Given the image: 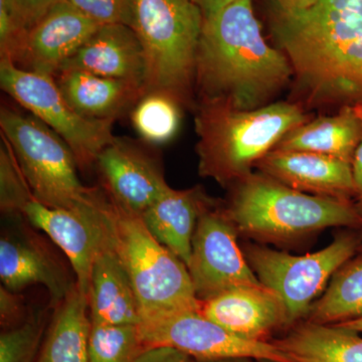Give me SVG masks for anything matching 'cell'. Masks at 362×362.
<instances>
[{
  "label": "cell",
  "instance_id": "1",
  "mask_svg": "<svg viewBox=\"0 0 362 362\" xmlns=\"http://www.w3.org/2000/svg\"><path fill=\"white\" fill-rule=\"evenodd\" d=\"M271 30L309 105L362 106V0L275 8Z\"/></svg>",
  "mask_w": 362,
  "mask_h": 362
},
{
  "label": "cell",
  "instance_id": "2",
  "mask_svg": "<svg viewBox=\"0 0 362 362\" xmlns=\"http://www.w3.org/2000/svg\"><path fill=\"white\" fill-rule=\"evenodd\" d=\"M293 76L287 56L266 42L252 0H235L204 18L195 74L201 99L254 110L271 104Z\"/></svg>",
  "mask_w": 362,
  "mask_h": 362
},
{
  "label": "cell",
  "instance_id": "3",
  "mask_svg": "<svg viewBox=\"0 0 362 362\" xmlns=\"http://www.w3.org/2000/svg\"><path fill=\"white\" fill-rule=\"evenodd\" d=\"M94 211L105 240L130 279L140 324L177 312L199 311L201 300L187 265L153 237L140 214L119 206L101 189Z\"/></svg>",
  "mask_w": 362,
  "mask_h": 362
},
{
  "label": "cell",
  "instance_id": "4",
  "mask_svg": "<svg viewBox=\"0 0 362 362\" xmlns=\"http://www.w3.org/2000/svg\"><path fill=\"white\" fill-rule=\"evenodd\" d=\"M308 121L300 105L277 102L239 110L221 99L202 98L195 116L199 173L230 187L289 131Z\"/></svg>",
  "mask_w": 362,
  "mask_h": 362
},
{
  "label": "cell",
  "instance_id": "5",
  "mask_svg": "<svg viewBox=\"0 0 362 362\" xmlns=\"http://www.w3.org/2000/svg\"><path fill=\"white\" fill-rule=\"evenodd\" d=\"M230 188L226 214L239 233L259 242L287 244L333 226L362 228L352 202L304 194L259 171Z\"/></svg>",
  "mask_w": 362,
  "mask_h": 362
},
{
  "label": "cell",
  "instance_id": "6",
  "mask_svg": "<svg viewBox=\"0 0 362 362\" xmlns=\"http://www.w3.org/2000/svg\"><path fill=\"white\" fill-rule=\"evenodd\" d=\"M204 23L192 0H134L131 28L144 54L146 94L165 93L181 106L192 104Z\"/></svg>",
  "mask_w": 362,
  "mask_h": 362
},
{
  "label": "cell",
  "instance_id": "7",
  "mask_svg": "<svg viewBox=\"0 0 362 362\" xmlns=\"http://www.w3.org/2000/svg\"><path fill=\"white\" fill-rule=\"evenodd\" d=\"M0 127L37 202L66 209L92 204L98 188L86 187L78 180L76 157L61 136L33 114L6 107Z\"/></svg>",
  "mask_w": 362,
  "mask_h": 362
},
{
  "label": "cell",
  "instance_id": "8",
  "mask_svg": "<svg viewBox=\"0 0 362 362\" xmlns=\"http://www.w3.org/2000/svg\"><path fill=\"white\" fill-rule=\"evenodd\" d=\"M361 238L337 235L329 246L303 256H293L259 245H247L245 256L259 282L282 301L287 329L306 319L314 300L335 272L357 254Z\"/></svg>",
  "mask_w": 362,
  "mask_h": 362
},
{
  "label": "cell",
  "instance_id": "9",
  "mask_svg": "<svg viewBox=\"0 0 362 362\" xmlns=\"http://www.w3.org/2000/svg\"><path fill=\"white\" fill-rule=\"evenodd\" d=\"M0 85L14 101L65 140L82 170L96 165L100 153L114 139V121L78 114L66 101L54 78L23 70L11 59L1 58Z\"/></svg>",
  "mask_w": 362,
  "mask_h": 362
},
{
  "label": "cell",
  "instance_id": "10",
  "mask_svg": "<svg viewBox=\"0 0 362 362\" xmlns=\"http://www.w3.org/2000/svg\"><path fill=\"white\" fill-rule=\"evenodd\" d=\"M238 235L225 207L209 197L197 218L187 264L199 300L233 288L263 285L240 250Z\"/></svg>",
  "mask_w": 362,
  "mask_h": 362
},
{
  "label": "cell",
  "instance_id": "11",
  "mask_svg": "<svg viewBox=\"0 0 362 362\" xmlns=\"http://www.w3.org/2000/svg\"><path fill=\"white\" fill-rule=\"evenodd\" d=\"M145 349L168 346L195 361L251 357L261 361L295 362L273 342L243 339L199 311H183L138 325Z\"/></svg>",
  "mask_w": 362,
  "mask_h": 362
},
{
  "label": "cell",
  "instance_id": "12",
  "mask_svg": "<svg viewBox=\"0 0 362 362\" xmlns=\"http://www.w3.org/2000/svg\"><path fill=\"white\" fill-rule=\"evenodd\" d=\"M6 228L0 239V278L2 286L21 292L33 285L47 288L54 308L77 281L54 247L30 226ZM76 278V276H75Z\"/></svg>",
  "mask_w": 362,
  "mask_h": 362
},
{
  "label": "cell",
  "instance_id": "13",
  "mask_svg": "<svg viewBox=\"0 0 362 362\" xmlns=\"http://www.w3.org/2000/svg\"><path fill=\"white\" fill-rule=\"evenodd\" d=\"M100 26L69 0H63L28 30L18 51L9 59L23 70L54 78L66 59Z\"/></svg>",
  "mask_w": 362,
  "mask_h": 362
},
{
  "label": "cell",
  "instance_id": "14",
  "mask_svg": "<svg viewBox=\"0 0 362 362\" xmlns=\"http://www.w3.org/2000/svg\"><path fill=\"white\" fill-rule=\"evenodd\" d=\"M96 165L107 194L140 216L170 188L156 158L125 138L114 137Z\"/></svg>",
  "mask_w": 362,
  "mask_h": 362
},
{
  "label": "cell",
  "instance_id": "15",
  "mask_svg": "<svg viewBox=\"0 0 362 362\" xmlns=\"http://www.w3.org/2000/svg\"><path fill=\"white\" fill-rule=\"evenodd\" d=\"M95 199L89 206L66 209L45 206L33 197L21 214L65 254L75 273L78 287L88 296L93 263L101 237L93 209Z\"/></svg>",
  "mask_w": 362,
  "mask_h": 362
},
{
  "label": "cell",
  "instance_id": "16",
  "mask_svg": "<svg viewBox=\"0 0 362 362\" xmlns=\"http://www.w3.org/2000/svg\"><path fill=\"white\" fill-rule=\"evenodd\" d=\"M199 313L243 339L271 342L279 329H287L282 301L266 286L233 288L201 300Z\"/></svg>",
  "mask_w": 362,
  "mask_h": 362
},
{
  "label": "cell",
  "instance_id": "17",
  "mask_svg": "<svg viewBox=\"0 0 362 362\" xmlns=\"http://www.w3.org/2000/svg\"><path fill=\"white\" fill-rule=\"evenodd\" d=\"M255 168L304 194L354 204L356 188L349 162L312 152L273 149Z\"/></svg>",
  "mask_w": 362,
  "mask_h": 362
},
{
  "label": "cell",
  "instance_id": "18",
  "mask_svg": "<svg viewBox=\"0 0 362 362\" xmlns=\"http://www.w3.org/2000/svg\"><path fill=\"white\" fill-rule=\"evenodd\" d=\"M64 70L121 78L144 87L145 61L142 45L134 30L125 25L100 26L63 64L59 71Z\"/></svg>",
  "mask_w": 362,
  "mask_h": 362
},
{
  "label": "cell",
  "instance_id": "19",
  "mask_svg": "<svg viewBox=\"0 0 362 362\" xmlns=\"http://www.w3.org/2000/svg\"><path fill=\"white\" fill-rule=\"evenodd\" d=\"M100 233L90 275V322L93 325L138 326L141 317L130 279L101 230Z\"/></svg>",
  "mask_w": 362,
  "mask_h": 362
},
{
  "label": "cell",
  "instance_id": "20",
  "mask_svg": "<svg viewBox=\"0 0 362 362\" xmlns=\"http://www.w3.org/2000/svg\"><path fill=\"white\" fill-rule=\"evenodd\" d=\"M54 80L69 104L90 119L115 121L146 95L138 83L86 71H59Z\"/></svg>",
  "mask_w": 362,
  "mask_h": 362
},
{
  "label": "cell",
  "instance_id": "21",
  "mask_svg": "<svg viewBox=\"0 0 362 362\" xmlns=\"http://www.w3.org/2000/svg\"><path fill=\"white\" fill-rule=\"evenodd\" d=\"M362 140V106H343L332 116L307 121L287 133L278 150L305 151L352 163Z\"/></svg>",
  "mask_w": 362,
  "mask_h": 362
},
{
  "label": "cell",
  "instance_id": "22",
  "mask_svg": "<svg viewBox=\"0 0 362 362\" xmlns=\"http://www.w3.org/2000/svg\"><path fill=\"white\" fill-rule=\"evenodd\" d=\"M209 197L201 187L168 192L141 214L149 232L187 267L197 218Z\"/></svg>",
  "mask_w": 362,
  "mask_h": 362
},
{
  "label": "cell",
  "instance_id": "23",
  "mask_svg": "<svg viewBox=\"0 0 362 362\" xmlns=\"http://www.w3.org/2000/svg\"><path fill=\"white\" fill-rule=\"evenodd\" d=\"M54 309L35 362H89V296L76 283Z\"/></svg>",
  "mask_w": 362,
  "mask_h": 362
},
{
  "label": "cell",
  "instance_id": "24",
  "mask_svg": "<svg viewBox=\"0 0 362 362\" xmlns=\"http://www.w3.org/2000/svg\"><path fill=\"white\" fill-rule=\"evenodd\" d=\"M272 342L295 362H362L361 333L303 320Z\"/></svg>",
  "mask_w": 362,
  "mask_h": 362
},
{
  "label": "cell",
  "instance_id": "25",
  "mask_svg": "<svg viewBox=\"0 0 362 362\" xmlns=\"http://www.w3.org/2000/svg\"><path fill=\"white\" fill-rule=\"evenodd\" d=\"M362 317V251L332 276L325 291L312 304L305 320L337 324Z\"/></svg>",
  "mask_w": 362,
  "mask_h": 362
},
{
  "label": "cell",
  "instance_id": "26",
  "mask_svg": "<svg viewBox=\"0 0 362 362\" xmlns=\"http://www.w3.org/2000/svg\"><path fill=\"white\" fill-rule=\"evenodd\" d=\"M181 105L165 93H147L131 113L133 127L145 141L162 144L180 129Z\"/></svg>",
  "mask_w": 362,
  "mask_h": 362
},
{
  "label": "cell",
  "instance_id": "27",
  "mask_svg": "<svg viewBox=\"0 0 362 362\" xmlns=\"http://www.w3.org/2000/svg\"><path fill=\"white\" fill-rule=\"evenodd\" d=\"M145 349L135 325H93L89 362H136Z\"/></svg>",
  "mask_w": 362,
  "mask_h": 362
},
{
  "label": "cell",
  "instance_id": "28",
  "mask_svg": "<svg viewBox=\"0 0 362 362\" xmlns=\"http://www.w3.org/2000/svg\"><path fill=\"white\" fill-rule=\"evenodd\" d=\"M47 310L30 311L16 327L1 331L0 362H35L47 329Z\"/></svg>",
  "mask_w": 362,
  "mask_h": 362
},
{
  "label": "cell",
  "instance_id": "29",
  "mask_svg": "<svg viewBox=\"0 0 362 362\" xmlns=\"http://www.w3.org/2000/svg\"><path fill=\"white\" fill-rule=\"evenodd\" d=\"M33 197L30 185L13 148L2 136L0 145V209L4 214L18 216Z\"/></svg>",
  "mask_w": 362,
  "mask_h": 362
},
{
  "label": "cell",
  "instance_id": "30",
  "mask_svg": "<svg viewBox=\"0 0 362 362\" xmlns=\"http://www.w3.org/2000/svg\"><path fill=\"white\" fill-rule=\"evenodd\" d=\"M99 25L132 26L134 0H69Z\"/></svg>",
  "mask_w": 362,
  "mask_h": 362
},
{
  "label": "cell",
  "instance_id": "31",
  "mask_svg": "<svg viewBox=\"0 0 362 362\" xmlns=\"http://www.w3.org/2000/svg\"><path fill=\"white\" fill-rule=\"evenodd\" d=\"M14 18L25 30L39 23L49 11L63 0H4Z\"/></svg>",
  "mask_w": 362,
  "mask_h": 362
},
{
  "label": "cell",
  "instance_id": "32",
  "mask_svg": "<svg viewBox=\"0 0 362 362\" xmlns=\"http://www.w3.org/2000/svg\"><path fill=\"white\" fill-rule=\"evenodd\" d=\"M20 292H13L4 286L0 288V324L2 330L16 327L28 318L25 300Z\"/></svg>",
  "mask_w": 362,
  "mask_h": 362
},
{
  "label": "cell",
  "instance_id": "33",
  "mask_svg": "<svg viewBox=\"0 0 362 362\" xmlns=\"http://www.w3.org/2000/svg\"><path fill=\"white\" fill-rule=\"evenodd\" d=\"M136 362H194V358L173 347L156 346L143 350Z\"/></svg>",
  "mask_w": 362,
  "mask_h": 362
},
{
  "label": "cell",
  "instance_id": "34",
  "mask_svg": "<svg viewBox=\"0 0 362 362\" xmlns=\"http://www.w3.org/2000/svg\"><path fill=\"white\" fill-rule=\"evenodd\" d=\"M351 166L352 173H354V188H356L354 206L362 218V140L356 150Z\"/></svg>",
  "mask_w": 362,
  "mask_h": 362
},
{
  "label": "cell",
  "instance_id": "35",
  "mask_svg": "<svg viewBox=\"0 0 362 362\" xmlns=\"http://www.w3.org/2000/svg\"><path fill=\"white\" fill-rule=\"evenodd\" d=\"M201 8L204 18H211L235 0H192Z\"/></svg>",
  "mask_w": 362,
  "mask_h": 362
},
{
  "label": "cell",
  "instance_id": "36",
  "mask_svg": "<svg viewBox=\"0 0 362 362\" xmlns=\"http://www.w3.org/2000/svg\"><path fill=\"white\" fill-rule=\"evenodd\" d=\"M276 8L285 13L304 11L313 6L317 0H273Z\"/></svg>",
  "mask_w": 362,
  "mask_h": 362
},
{
  "label": "cell",
  "instance_id": "37",
  "mask_svg": "<svg viewBox=\"0 0 362 362\" xmlns=\"http://www.w3.org/2000/svg\"><path fill=\"white\" fill-rule=\"evenodd\" d=\"M335 325L340 326V327L346 328V329L356 331L357 333H362V317L361 318L354 319V320L346 321V322H341L335 324Z\"/></svg>",
  "mask_w": 362,
  "mask_h": 362
},
{
  "label": "cell",
  "instance_id": "38",
  "mask_svg": "<svg viewBox=\"0 0 362 362\" xmlns=\"http://www.w3.org/2000/svg\"><path fill=\"white\" fill-rule=\"evenodd\" d=\"M194 362H262L251 357H228V358L207 359V361H195Z\"/></svg>",
  "mask_w": 362,
  "mask_h": 362
},
{
  "label": "cell",
  "instance_id": "39",
  "mask_svg": "<svg viewBox=\"0 0 362 362\" xmlns=\"http://www.w3.org/2000/svg\"><path fill=\"white\" fill-rule=\"evenodd\" d=\"M361 249H359V251H362V235H361Z\"/></svg>",
  "mask_w": 362,
  "mask_h": 362
},
{
  "label": "cell",
  "instance_id": "40",
  "mask_svg": "<svg viewBox=\"0 0 362 362\" xmlns=\"http://www.w3.org/2000/svg\"><path fill=\"white\" fill-rule=\"evenodd\" d=\"M262 362H273V361H262Z\"/></svg>",
  "mask_w": 362,
  "mask_h": 362
}]
</instances>
